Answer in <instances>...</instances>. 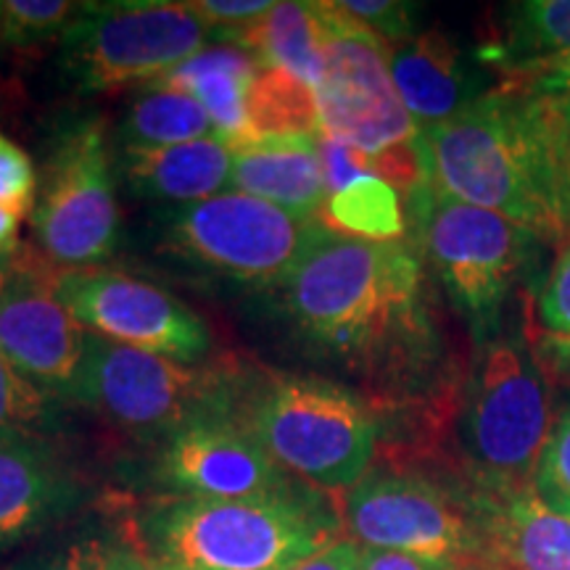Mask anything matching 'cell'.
<instances>
[{
  "instance_id": "obj_8",
  "label": "cell",
  "mask_w": 570,
  "mask_h": 570,
  "mask_svg": "<svg viewBox=\"0 0 570 570\" xmlns=\"http://www.w3.org/2000/svg\"><path fill=\"white\" fill-rule=\"evenodd\" d=\"M233 383V373L183 365L88 333L71 402L96 410L132 436L169 439L190 420L230 407Z\"/></svg>"
},
{
  "instance_id": "obj_13",
  "label": "cell",
  "mask_w": 570,
  "mask_h": 570,
  "mask_svg": "<svg viewBox=\"0 0 570 570\" xmlns=\"http://www.w3.org/2000/svg\"><path fill=\"white\" fill-rule=\"evenodd\" d=\"M53 294L88 333L142 348L183 365L212 352V331L202 315L161 285L117 269H61Z\"/></svg>"
},
{
  "instance_id": "obj_28",
  "label": "cell",
  "mask_w": 570,
  "mask_h": 570,
  "mask_svg": "<svg viewBox=\"0 0 570 570\" xmlns=\"http://www.w3.org/2000/svg\"><path fill=\"white\" fill-rule=\"evenodd\" d=\"M53 402L0 354V439H40L53 423Z\"/></svg>"
},
{
  "instance_id": "obj_10",
  "label": "cell",
  "mask_w": 570,
  "mask_h": 570,
  "mask_svg": "<svg viewBox=\"0 0 570 570\" xmlns=\"http://www.w3.org/2000/svg\"><path fill=\"white\" fill-rule=\"evenodd\" d=\"M35 238L51 265L92 269L119 240L114 161L104 119H77L48 154L32 212Z\"/></svg>"
},
{
  "instance_id": "obj_35",
  "label": "cell",
  "mask_w": 570,
  "mask_h": 570,
  "mask_svg": "<svg viewBox=\"0 0 570 570\" xmlns=\"http://www.w3.org/2000/svg\"><path fill=\"white\" fill-rule=\"evenodd\" d=\"M360 570H504V568L499 566L494 558L436 560V558H420V554L367 550V547H362Z\"/></svg>"
},
{
  "instance_id": "obj_26",
  "label": "cell",
  "mask_w": 570,
  "mask_h": 570,
  "mask_svg": "<svg viewBox=\"0 0 570 570\" xmlns=\"http://www.w3.org/2000/svg\"><path fill=\"white\" fill-rule=\"evenodd\" d=\"M248 140L281 135H320L315 90L294 75L259 67L248 92Z\"/></svg>"
},
{
  "instance_id": "obj_9",
  "label": "cell",
  "mask_w": 570,
  "mask_h": 570,
  "mask_svg": "<svg viewBox=\"0 0 570 570\" xmlns=\"http://www.w3.org/2000/svg\"><path fill=\"white\" fill-rule=\"evenodd\" d=\"M323 75L315 85L317 127L323 138L381 156L415 142L420 127L391 77L389 46L338 3H317Z\"/></svg>"
},
{
  "instance_id": "obj_24",
  "label": "cell",
  "mask_w": 570,
  "mask_h": 570,
  "mask_svg": "<svg viewBox=\"0 0 570 570\" xmlns=\"http://www.w3.org/2000/svg\"><path fill=\"white\" fill-rule=\"evenodd\" d=\"M525 338L550 381L570 383V238L523 309Z\"/></svg>"
},
{
  "instance_id": "obj_25",
  "label": "cell",
  "mask_w": 570,
  "mask_h": 570,
  "mask_svg": "<svg viewBox=\"0 0 570 570\" xmlns=\"http://www.w3.org/2000/svg\"><path fill=\"white\" fill-rule=\"evenodd\" d=\"M119 138L125 148H161L202 138H219L209 114L188 92L151 85L125 111Z\"/></svg>"
},
{
  "instance_id": "obj_34",
  "label": "cell",
  "mask_w": 570,
  "mask_h": 570,
  "mask_svg": "<svg viewBox=\"0 0 570 570\" xmlns=\"http://www.w3.org/2000/svg\"><path fill=\"white\" fill-rule=\"evenodd\" d=\"M190 6L212 27L214 38L225 40L227 35L246 30L248 24L267 17L275 3L269 0H196Z\"/></svg>"
},
{
  "instance_id": "obj_42",
  "label": "cell",
  "mask_w": 570,
  "mask_h": 570,
  "mask_svg": "<svg viewBox=\"0 0 570 570\" xmlns=\"http://www.w3.org/2000/svg\"><path fill=\"white\" fill-rule=\"evenodd\" d=\"M9 259H11V256H0V296L9 291V285L13 281V267H9L11 265Z\"/></svg>"
},
{
  "instance_id": "obj_19",
  "label": "cell",
  "mask_w": 570,
  "mask_h": 570,
  "mask_svg": "<svg viewBox=\"0 0 570 570\" xmlns=\"http://www.w3.org/2000/svg\"><path fill=\"white\" fill-rule=\"evenodd\" d=\"M80 491L42 439H0V552L75 508Z\"/></svg>"
},
{
  "instance_id": "obj_21",
  "label": "cell",
  "mask_w": 570,
  "mask_h": 570,
  "mask_svg": "<svg viewBox=\"0 0 570 570\" xmlns=\"http://www.w3.org/2000/svg\"><path fill=\"white\" fill-rule=\"evenodd\" d=\"M256 71H259V63L252 53L225 42V46L204 48L190 56L188 61L154 85L188 92L190 98H196L217 127L219 140L235 148L248 142L246 106Z\"/></svg>"
},
{
  "instance_id": "obj_36",
  "label": "cell",
  "mask_w": 570,
  "mask_h": 570,
  "mask_svg": "<svg viewBox=\"0 0 570 570\" xmlns=\"http://www.w3.org/2000/svg\"><path fill=\"white\" fill-rule=\"evenodd\" d=\"M320 151H323L327 196L346 188V185H352L354 180H360V177H375L370 156L360 154L356 148L346 146V142L323 138V135H320Z\"/></svg>"
},
{
  "instance_id": "obj_44",
  "label": "cell",
  "mask_w": 570,
  "mask_h": 570,
  "mask_svg": "<svg viewBox=\"0 0 570 570\" xmlns=\"http://www.w3.org/2000/svg\"><path fill=\"white\" fill-rule=\"evenodd\" d=\"M0 24H3V3H0Z\"/></svg>"
},
{
  "instance_id": "obj_14",
  "label": "cell",
  "mask_w": 570,
  "mask_h": 570,
  "mask_svg": "<svg viewBox=\"0 0 570 570\" xmlns=\"http://www.w3.org/2000/svg\"><path fill=\"white\" fill-rule=\"evenodd\" d=\"M159 479L183 499H252L298 487L230 407L206 412L164 439Z\"/></svg>"
},
{
  "instance_id": "obj_43",
  "label": "cell",
  "mask_w": 570,
  "mask_h": 570,
  "mask_svg": "<svg viewBox=\"0 0 570 570\" xmlns=\"http://www.w3.org/2000/svg\"><path fill=\"white\" fill-rule=\"evenodd\" d=\"M151 562H154V570H173V568H167V566H161V562H159V560H154V558H151Z\"/></svg>"
},
{
  "instance_id": "obj_5",
  "label": "cell",
  "mask_w": 570,
  "mask_h": 570,
  "mask_svg": "<svg viewBox=\"0 0 570 570\" xmlns=\"http://www.w3.org/2000/svg\"><path fill=\"white\" fill-rule=\"evenodd\" d=\"M554 428L552 383L523 327H504L479 346L460 407V460L465 494H504L533 487Z\"/></svg>"
},
{
  "instance_id": "obj_27",
  "label": "cell",
  "mask_w": 570,
  "mask_h": 570,
  "mask_svg": "<svg viewBox=\"0 0 570 570\" xmlns=\"http://www.w3.org/2000/svg\"><path fill=\"white\" fill-rule=\"evenodd\" d=\"M323 214L331 230L365 240H402L407 227L399 190L381 177H360L331 194Z\"/></svg>"
},
{
  "instance_id": "obj_11",
  "label": "cell",
  "mask_w": 570,
  "mask_h": 570,
  "mask_svg": "<svg viewBox=\"0 0 570 570\" xmlns=\"http://www.w3.org/2000/svg\"><path fill=\"white\" fill-rule=\"evenodd\" d=\"M341 523L367 550H389L436 560L491 558L470 499L412 470H367L344 491Z\"/></svg>"
},
{
  "instance_id": "obj_12",
  "label": "cell",
  "mask_w": 570,
  "mask_h": 570,
  "mask_svg": "<svg viewBox=\"0 0 570 570\" xmlns=\"http://www.w3.org/2000/svg\"><path fill=\"white\" fill-rule=\"evenodd\" d=\"M320 227V217H296L262 198L227 190L164 214V244L183 259L230 281L277 285Z\"/></svg>"
},
{
  "instance_id": "obj_4",
  "label": "cell",
  "mask_w": 570,
  "mask_h": 570,
  "mask_svg": "<svg viewBox=\"0 0 570 570\" xmlns=\"http://www.w3.org/2000/svg\"><path fill=\"white\" fill-rule=\"evenodd\" d=\"M230 412L285 473L312 489L348 491L373 465V407L341 383L291 373L235 381Z\"/></svg>"
},
{
  "instance_id": "obj_38",
  "label": "cell",
  "mask_w": 570,
  "mask_h": 570,
  "mask_svg": "<svg viewBox=\"0 0 570 570\" xmlns=\"http://www.w3.org/2000/svg\"><path fill=\"white\" fill-rule=\"evenodd\" d=\"M362 566V547L352 539H338L331 547L320 550L312 558H306L294 570H360Z\"/></svg>"
},
{
  "instance_id": "obj_23",
  "label": "cell",
  "mask_w": 570,
  "mask_h": 570,
  "mask_svg": "<svg viewBox=\"0 0 570 570\" xmlns=\"http://www.w3.org/2000/svg\"><path fill=\"white\" fill-rule=\"evenodd\" d=\"M225 42L244 48L259 67L288 71L312 90L323 75L317 3H275L267 17L227 35Z\"/></svg>"
},
{
  "instance_id": "obj_39",
  "label": "cell",
  "mask_w": 570,
  "mask_h": 570,
  "mask_svg": "<svg viewBox=\"0 0 570 570\" xmlns=\"http://www.w3.org/2000/svg\"><path fill=\"white\" fill-rule=\"evenodd\" d=\"M552 104H554V127H558L562 177H566V190L570 202V96L552 98Z\"/></svg>"
},
{
  "instance_id": "obj_17",
  "label": "cell",
  "mask_w": 570,
  "mask_h": 570,
  "mask_svg": "<svg viewBox=\"0 0 570 570\" xmlns=\"http://www.w3.org/2000/svg\"><path fill=\"white\" fill-rule=\"evenodd\" d=\"M465 497L504 570H570V518L547 508L533 487Z\"/></svg>"
},
{
  "instance_id": "obj_33",
  "label": "cell",
  "mask_w": 570,
  "mask_h": 570,
  "mask_svg": "<svg viewBox=\"0 0 570 570\" xmlns=\"http://www.w3.org/2000/svg\"><path fill=\"white\" fill-rule=\"evenodd\" d=\"M109 547L111 544H106L98 537H82L63 547H56V550L19 560L9 570H106Z\"/></svg>"
},
{
  "instance_id": "obj_29",
  "label": "cell",
  "mask_w": 570,
  "mask_h": 570,
  "mask_svg": "<svg viewBox=\"0 0 570 570\" xmlns=\"http://www.w3.org/2000/svg\"><path fill=\"white\" fill-rule=\"evenodd\" d=\"M80 6L82 3H71V0H9L3 3L0 40L17 48L51 40L56 35H63Z\"/></svg>"
},
{
  "instance_id": "obj_22",
  "label": "cell",
  "mask_w": 570,
  "mask_h": 570,
  "mask_svg": "<svg viewBox=\"0 0 570 570\" xmlns=\"http://www.w3.org/2000/svg\"><path fill=\"white\" fill-rule=\"evenodd\" d=\"M568 53L570 0H520L499 11L497 40L483 48L481 59L504 85Z\"/></svg>"
},
{
  "instance_id": "obj_16",
  "label": "cell",
  "mask_w": 570,
  "mask_h": 570,
  "mask_svg": "<svg viewBox=\"0 0 570 570\" xmlns=\"http://www.w3.org/2000/svg\"><path fill=\"white\" fill-rule=\"evenodd\" d=\"M389 67L399 98L420 130L449 122L502 88L481 53H465L444 32H417L389 48Z\"/></svg>"
},
{
  "instance_id": "obj_37",
  "label": "cell",
  "mask_w": 570,
  "mask_h": 570,
  "mask_svg": "<svg viewBox=\"0 0 570 570\" xmlns=\"http://www.w3.org/2000/svg\"><path fill=\"white\" fill-rule=\"evenodd\" d=\"M504 85H518V88L537 92V96H550V98L570 96V53L562 56V59L544 63V67H537L515 82H504Z\"/></svg>"
},
{
  "instance_id": "obj_40",
  "label": "cell",
  "mask_w": 570,
  "mask_h": 570,
  "mask_svg": "<svg viewBox=\"0 0 570 570\" xmlns=\"http://www.w3.org/2000/svg\"><path fill=\"white\" fill-rule=\"evenodd\" d=\"M106 570H154V562L148 554L132 550V547L111 544L109 560H106Z\"/></svg>"
},
{
  "instance_id": "obj_32",
  "label": "cell",
  "mask_w": 570,
  "mask_h": 570,
  "mask_svg": "<svg viewBox=\"0 0 570 570\" xmlns=\"http://www.w3.org/2000/svg\"><path fill=\"white\" fill-rule=\"evenodd\" d=\"M346 13L360 19L362 24L370 27L377 38L386 42L389 48L402 46L415 38V19L417 6L415 3H399V0H344L338 3Z\"/></svg>"
},
{
  "instance_id": "obj_15",
  "label": "cell",
  "mask_w": 570,
  "mask_h": 570,
  "mask_svg": "<svg viewBox=\"0 0 570 570\" xmlns=\"http://www.w3.org/2000/svg\"><path fill=\"white\" fill-rule=\"evenodd\" d=\"M17 273L0 296V354L42 394L71 399L88 331L56 298L53 277L46 283L27 267Z\"/></svg>"
},
{
  "instance_id": "obj_18",
  "label": "cell",
  "mask_w": 570,
  "mask_h": 570,
  "mask_svg": "<svg viewBox=\"0 0 570 570\" xmlns=\"http://www.w3.org/2000/svg\"><path fill=\"white\" fill-rule=\"evenodd\" d=\"M230 190L315 219L327 202L320 135H281L235 146Z\"/></svg>"
},
{
  "instance_id": "obj_41",
  "label": "cell",
  "mask_w": 570,
  "mask_h": 570,
  "mask_svg": "<svg viewBox=\"0 0 570 570\" xmlns=\"http://www.w3.org/2000/svg\"><path fill=\"white\" fill-rule=\"evenodd\" d=\"M19 223L21 219L17 214L6 209V206H0V256H11L13 248H17Z\"/></svg>"
},
{
  "instance_id": "obj_7",
  "label": "cell",
  "mask_w": 570,
  "mask_h": 570,
  "mask_svg": "<svg viewBox=\"0 0 570 570\" xmlns=\"http://www.w3.org/2000/svg\"><path fill=\"white\" fill-rule=\"evenodd\" d=\"M209 40L212 27L190 3H82L61 35V67L82 92L154 85L204 51Z\"/></svg>"
},
{
  "instance_id": "obj_6",
  "label": "cell",
  "mask_w": 570,
  "mask_h": 570,
  "mask_svg": "<svg viewBox=\"0 0 570 570\" xmlns=\"http://www.w3.org/2000/svg\"><path fill=\"white\" fill-rule=\"evenodd\" d=\"M428 265L475 346L504 331L508 306L529 285L544 240L502 214L436 194L431 185L410 196Z\"/></svg>"
},
{
  "instance_id": "obj_30",
  "label": "cell",
  "mask_w": 570,
  "mask_h": 570,
  "mask_svg": "<svg viewBox=\"0 0 570 570\" xmlns=\"http://www.w3.org/2000/svg\"><path fill=\"white\" fill-rule=\"evenodd\" d=\"M533 491L547 508L570 518V402L554 420L550 439L541 452Z\"/></svg>"
},
{
  "instance_id": "obj_20",
  "label": "cell",
  "mask_w": 570,
  "mask_h": 570,
  "mask_svg": "<svg viewBox=\"0 0 570 570\" xmlns=\"http://www.w3.org/2000/svg\"><path fill=\"white\" fill-rule=\"evenodd\" d=\"M122 175L135 196L173 204V209L194 206L230 190L233 148L219 138L125 148Z\"/></svg>"
},
{
  "instance_id": "obj_1",
  "label": "cell",
  "mask_w": 570,
  "mask_h": 570,
  "mask_svg": "<svg viewBox=\"0 0 570 570\" xmlns=\"http://www.w3.org/2000/svg\"><path fill=\"white\" fill-rule=\"evenodd\" d=\"M306 346L383 394H407L441 360L423 256L407 240H365L323 225L275 285Z\"/></svg>"
},
{
  "instance_id": "obj_2",
  "label": "cell",
  "mask_w": 570,
  "mask_h": 570,
  "mask_svg": "<svg viewBox=\"0 0 570 570\" xmlns=\"http://www.w3.org/2000/svg\"><path fill=\"white\" fill-rule=\"evenodd\" d=\"M417 140L436 194L502 214L544 244L570 238L550 96L502 85L449 122L420 130Z\"/></svg>"
},
{
  "instance_id": "obj_31",
  "label": "cell",
  "mask_w": 570,
  "mask_h": 570,
  "mask_svg": "<svg viewBox=\"0 0 570 570\" xmlns=\"http://www.w3.org/2000/svg\"><path fill=\"white\" fill-rule=\"evenodd\" d=\"M38 173H35L30 154L0 132V206L27 217L38 204Z\"/></svg>"
},
{
  "instance_id": "obj_3",
  "label": "cell",
  "mask_w": 570,
  "mask_h": 570,
  "mask_svg": "<svg viewBox=\"0 0 570 570\" xmlns=\"http://www.w3.org/2000/svg\"><path fill=\"white\" fill-rule=\"evenodd\" d=\"M154 560L173 570H294L341 539L320 489L252 499H175L148 518Z\"/></svg>"
}]
</instances>
